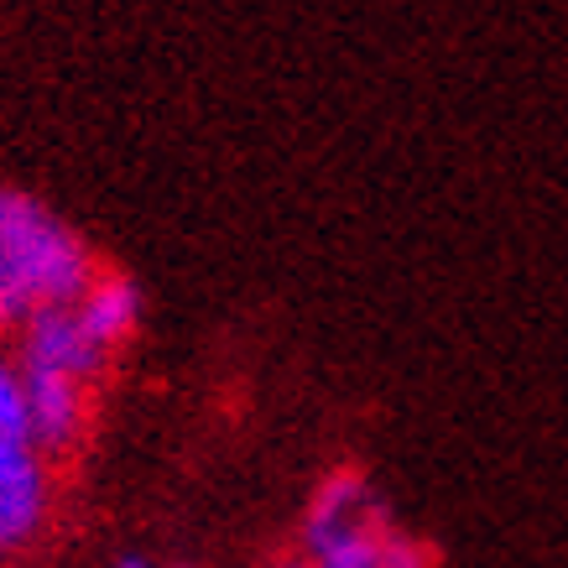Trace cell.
Masks as SVG:
<instances>
[{
  "label": "cell",
  "mask_w": 568,
  "mask_h": 568,
  "mask_svg": "<svg viewBox=\"0 0 568 568\" xmlns=\"http://www.w3.org/2000/svg\"><path fill=\"white\" fill-rule=\"evenodd\" d=\"M94 282L84 241L32 193L0 189V297L27 318L37 308H69Z\"/></svg>",
  "instance_id": "cell-1"
},
{
  "label": "cell",
  "mask_w": 568,
  "mask_h": 568,
  "mask_svg": "<svg viewBox=\"0 0 568 568\" xmlns=\"http://www.w3.org/2000/svg\"><path fill=\"white\" fill-rule=\"evenodd\" d=\"M381 527H386V511H381V500L371 496L365 475L339 469V475H328V480L318 485L308 517H303V552H308V564H313V558L345 548L355 537H376Z\"/></svg>",
  "instance_id": "cell-2"
},
{
  "label": "cell",
  "mask_w": 568,
  "mask_h": 568,
  "mask_svg": "<svg viewBox=\"0 0 568 568\" xmlns=\"http://www.w3.org/2000/svg\"><path fill=\"white\" fill-rule=\"evenodd\" d=\"M48 517V469L32 438H0V552H17Z\"/></svg>",
  "instance_id": "cell-3"
},
{
  "label": "cell",
  "mask_w": 568,
  "mask_h": 568,
  "mask_svg": "<svg viewBox=\"0 0 568 568\" xmlns=\"http://www.w3.org/2000/svg\"><path fill=\"white\" fill-rule=\"evenodd\" d=\"M110 361V349L89 339V328L79 324V313L69 308H37L27 313V339H21V365L32 371H58L73 381H94Z\"/></svg>",
  "instance_id": "cell-4"
},
{
  "label": "cell",
  "mask_w": 568,
  "mask_h": 568,
  "mask_svg": "<svg viewBox=\"0 0 568 568\" xmlns=\"http://www.w3.org/2000/svg\"><path fill=\"white\" fill-rule=\"evenodd\" d=\"M27 386V438L37 454H63L84 428V381L21 365Z\"/></svg>",
  "instance_id": "cell-5"
},
{
  "label": "cell",
  "mask_w": 568,
  "mask_h": 568,
  "mask_svg": "<svg viewBox=\"0 0 568 568\" xmlns=\"http://www.w3.org/2000/svg\"><path fill=\"white\" fill-rule=\"evenodd\" d=\"M79 324L89 328V339L104 349H115L121 339H131V328L141 318V293L131 276H94L84 287V297L73 303Z\"/></svg>",
  "instance_id": "cell-6"
},
{
  "label": "cell",
  "mask_w": 568,
  "mask_h": 568,
  "mask_svg": "<svg viewBox=\"0 0 568 568\" xmlns=\"http://www.w3.org/2000/svg\"><path fill=\"white\" fill-rule=\"evenodd\" d=\"M376 568H433V548L407 532H396L392 521H386L376 537Z\"/></svg>",
  "instance_id": "cell-7"
},
{
  "label": "cell",
  "mask_w": 568,
  "mask_h": 568,
  "mask_svg": "<svg viewBox=\"0 0 568 568\" xmlns=\"http://www.w3.org/2000/svg\"><path fill=\"white\" fill-rule=\"evenodd\" d=\"M0 438H27V386L11 361H0Z\"/></svg>",
  "instance_id": "cell-8"
},
{
  "label": "cell",
  "mask_w": 568,
  "mask_h": 568,
  "mask_svg": "<svg viewBox=\"0 0 568 568\" xmlns=\"http://www.w3.org/2000/svg\"><path fill=\"white\" fill-rule=\"evenodd\" d=\"M376 537H355V542H345V548L313 558V568H376Z\"/></svg>",
  "instance_id": "cell-9"
},
{
  "label": "cell",
  "mask_w": 568,
  "mask_h": 568,
  "mask_svg": "<svg viewBox=\"0 0 568 568\" xmlns=\"http://www.w3.org/2000/svg\"><path fill=\"white\" fill-rule=\"evenodd\" d=\"M115 568H152V564H146V558H121Z\"/></svg>",
  "instance_id": "cell-10"
},
{
  "label": "cell",
  "mask_w": 568,
  "mask_h": 568,
  "mask_svg": "<svg viewBox=\"0 0 568 568\" xmlns=\"http://www.w3.org/2000/svg\"><path fill=\"white\" fill-rule=\"evenodd\" d=\"M276 568H313L308 558H287V564H276Z\"/></svg>",
  "instance_id": "cell-11"
}]
</instances>
